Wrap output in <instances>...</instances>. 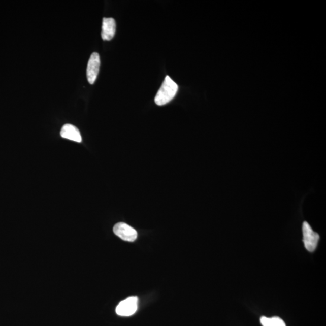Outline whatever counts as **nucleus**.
Here are the masks:
<instances>
[{
	"label": "nucleus",
	"mask_w": 326,
	"mask_h": 326,
	"mask_svg": "<svg viewBox=\"0 0 326 326\" xmlns=\"http://www.w3.org/2000/svg\"><path fill=\"white\" fill-rule=\"evenodd\" d=\"M178 90V86L169 76H166L164 82L155 97V104L162 106L173 99Z\"/></svg>",
	"instance_id": "nucleus-1"
},
{
	"label": "nucleus",
	"mask_w": 326,
	"mask_h": 326,
	"mask_svg": "<svg viewBox=\"0 0 326 326\" xmlns=\"http://www.w3.org/2000/svg\"><path fill=\"white\" fill-rule=\"evenodd\" d=\"M303 242L307 250L313 252L317 247L319 235L314 231L311 225L307 221L303 222L302 224Z\"/></svg>",
	"instance_id": "nucleus-2"
},
{
	"label": "nucleus",
	"mask_w": 326,
	"mask_h": 326,
	"mask_svg": "<svg viewBox=\"0 0 326 326\" xmlns=\"http://www.w3.org/2000/svg\"><path fill=\"white\" fill-rule=\"evenodd\" d=\"M138 308V298L130 297L121 302L116 308L117 315L129 316L135 314Z\"/></svg>",
	"instance_id": "nucleus-3"
},
{
	"label": "nucleus",
	"mask_w": 326,
	"mask_h": 326,
	"mask_svg": "<svg viewBox=\"0 0 326 326\" xmlns=\"http://www.w3.org/2000/svg\"><path fill=\"white\" fill-rule=\"evenodd\" d=\"M114 234L123 241H135L137 238L136 230L124 222L117 223L113 228Z\"/></svg>",
	"instance_id": "nucleus-4"
},
{
	"label": "nucleus",
	"mask_w": 326,
	"mask_h": 326,
	"mask_svg": "<svg viewBox=\"0 0 326 326\" xmlns=\"http://www.w3.org/2000/svg\"><path fill=\"white\" fill-rule=\"evenodd\" d=\"M100 66V56L97 53H92L88 60L87 69V77L89 84L92 85L96 81Z\"/></svg>",
	"instance_id": "nucleus-5"
},
{
	"label": "nucleus",
	"mask_w": 326,
	"mask_h": 326,
	"mask_svg": "<svg viewBox=\"0 0 326 326\" xmlns=\"http://www.w3.org/2000/svg\"><path fill=\"white\" fill-rule=\"evenodd\" d=\"M116 30V21L113 18H104L102 22L101 36L104 41H110L114 37Z\"/></svg>",
	"instance_id": "nucleus-6"
},
{
	"label": "nucleus",
	"mask_w": 326,
	"mask_h": 326,
	"mask_svg": "<svg viewBox=\"0 0 326 326\" xmlns=\"http://www.w3.org/2000/svg\"><path fill=\"white\" fill-rule=\"evenodd\" d=\"M60 136L63 138L72 140L78 143L82 142V137L80 131L75 126L70 124H66L62 127L60 131Z\"/></svg>",
	"instance_id": "nucleus-7"
},
{
	"label": "nucleus",
	"mask_w": 326,
	"mask_h": 326,
	"mask_svg": "<svg viewBox=\"0 0 326 326\" xmlns=\"http://www.w3.org/2000/svg\"><path fill=\"white\" fill-rule=\"evenodd\" d=\"M260 322L263 326H286L285 322L279 317L274 316V317L268 318L266 316H262L260 318Z\"/></svg>",
	"instance_id": "nucleus-8"
}]
</instances>
